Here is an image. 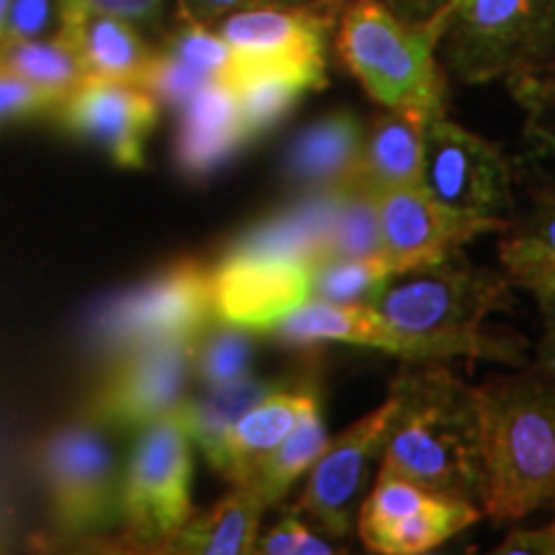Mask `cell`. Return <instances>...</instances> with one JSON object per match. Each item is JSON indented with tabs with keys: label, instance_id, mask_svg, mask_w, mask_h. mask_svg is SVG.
<instances>
[{
	"label": "cell",
	"instance_id": "cell-31",
	"mask_svg": "<svg viewBox=\"0 0 555 555\" xmlns=\"http://www.w3.org/2000/svg\"><path fill=\"white\" fill-rule=\"evenodd\" d=\"M343 191V198H339L335 221L330 229L327 260L378 255L376 198L358 191Z\"/></svg>",
	"mask_w": 555,
	"mask_h": 555
},
{
	"label": "cell",
	"instance_id": "cell-11",
	"mask_svg": "<svg viewBox=\"0 0 555 555\" xmlns=\"http://www.w3.org/2000/svg\"><path fill=\"white\" fill-rule=\"evenodd\" d=\"M483 517L481 506L433 494L406 478L378 476L358 506V535L380 555H422Z\"/></svg>",
	"mask_w": 555,
	"mask_h": 555
},
{
	"label": "cell",
	"instance_id": "cell-13",
	"mask_svg": "<svg viewBox=\"0 0 555 555\" xmlns=\"http://www.w3.org/2000/svg\"><path fill=\"white\" fill-rule=\"evenodd\" d=\"M196 339V337H193ZM193 339L157 343L119 352L95 388L90 420L99 427L142 429L170 414L193 376Z\"/></svg>",
	"mask_w": 555,
	"mask_h": 555
},
{
	"label": "cell",
	"instance_id": "cell-7",
	"mask_svg": "<svg viewBox=\"0 0 555 555\" xmlns=\"http://www.w3.org/2000/svg\"><path fill=\"white\" fill-rule=\"evenodd\" d=\"M39 463L62 538H101L121 525L124 470L95 422L57 429Z\"/></svg>",
	"mask_w": 555,
	"mask_h": 555
},
{
	"label": "cell",
	"instance_id": "cell-23",
	"mask_svg": "<svg viewBox=\"0 0 555 555\" xmlns=\"http://www.w3.org/2000/svg\"><path fill=\"white\" fill-rule=\"evenodd\" d=\"M270 506L249 486H232V491L211 509L191 515L172 535L163 553L193 555H242L255 551L262 517Z\"/></svg>",
	"mask_w": 555,
	"mask_h": 555
},
{
	"label": "cell",
	"instance_id": "cell-41",
	"mask_svg": "<svg viewBox=\"0 0 555 555\" xmlns=\"http://www.w3.org/2000/svg\"><path fill=\"white\" fill-rule=\"evenodd\" d=\"M11 532H13L11 504H5V499L0 496V551H3L5 543H9V540H11Z\"/></svg>",
	"mask_w": 555,
	"mask_h": 555
},
{
	"label": "cell",
	"instance_id": "cell-27",
	"mask_svg": "<svg viewBox=\"0 0 555 555\" xmlns=\"http://www.w3.org/2000/svg\"><path fill=\"white\" fill-rule=\"evenodd\" d=\"M330 446L327 427H324L322 401L309 409L296 427L283 437L278 446L266 455V461L255 468V474L247 478L249 489H255L268 506H278L286 499L291 486L298 481L307 470L319 461Z\"/></svg>",
	"mask_w": 555,
	"mask_h": 555
},
{
	"label": "cell",
	"instance_id": "cell-16",
	"mask_svg": "<svg viewBox=\"0 0 555 555\" xmlns=\"http://www.w3.org/2000/svg\"><path fill=\"white\" fill-rule=\"evenodd\" d=\"M62 127L103 147L121 168H142L144 142L155 129L159 101L134 82L86 75L54 108Z\"/></svg>",
	"mask_w": 555,
	"mask_h": 555
},
{
	"label": "cell",
	"instance_id": "cell-32",
	"mask_svg": "<svg viewBox=\"0 0 555 555\" xmlns=\"http://www.w3.org/2000/svg\"><path fill=\"white\" fill-rule=\"evenodd\" d=\"M506 88L527 114V157L555 163V80H519Z\"/></svg>",
	"mask_w": 555,
	"mask_h": 555
},
{
	"label": "cell",
	"instance_id": "cell-42",
	"mask_svg": "<svg viewBox=\"0 0 555 555\" xmlns=\"http://www.w3.org/2000/svg\"><path fill=\"white\" fill-rule=\"evenodd\" d=\"M11 0H0V39H3V26H5V16H9Z\"/></svg>",
	"mask_w": 555,
	"mask_h": 555
},
{
	"label": "cell",
	"instance_id": "cell-10",
	"mask_svg": "<svg viewBox=\"0 0 555 555\" xmlns=\"http://www.w3.org/2000/svg\"><path fill=\"white\" fill-rule=\"evenodd\" d=\"M378 253L393 275L433 266L481 234L506 232L512 219L476 217L437 201L425 185H404L376 196Z\"/></svg>",
	"mask_w": 555,
	"mask_h": 555
},
{
	"label": "cell",
	"instance_id": "cell-33",
	"mask_svg": "<svg viewBox=\"0 0 555 555\" xmlns=\"http://www.w3.org/2000/svg\"><path fill=\"white\" fill-rule=\"evenodd\" d=\"M337 547L330 543L327 535L314 530L307 519L298 517L294 509H283L281 519L255 540V551L262 555H330Z\"/></svg>",
	"mask_w": 555,
	"mask_h": 555
},
{
	"label": "cell",
	"instance_id": "cell-28",
	"mask_svg": "<svg viewBox=\"0 0 555 555\" xmlns=\"http://www.w3.org/2000/svg\"><path fill=\"white\" fill-rule=\"evenodd\" d=\"M0 69L44 90L57 106L86 78L78 54L60 34L3 44L0 47Z\"/></svg>",
	"mask_w": 555,
	"mask_h": 555
},
{
	"label": "cell",
	"instance_id": "cell-21",
	"mask_svg": "<svg viewBox=\"0 0 555 555\" xmlns=\"http://www.w3.org/2000/svg\"><path fill=\"white\" fill-rule=\"evenodd\" d=\"M363 137V121L352 111H332L294 139L286 155V178L314 193L343 189L356 168Z\"/></svg>",
	"mask_w": 555,
	"mask_h": 555
},
{
	"label": "cell",
	"instance_id": "cell-40",
	"mask_svg": "<svg viewBox=\"0 0 555 555\" xmlns=\"http://www.w3.org/2000/svg\"><path fill=\"white\" fill-rule=\"evenodd\" d=\"M535 298H538L540 314H543V335H540V343H538L535 365L540 371L555 376V291Z\"/></svg>",
	"mask_w": 555,
	"mask_h": 555
},
{
	"label": "cell",
	"instance_id": "cell-17",
	"mask_svg": "<svg viewBox=\"0 0 555 555\" xmlns=\"http://www.w3.org/2000/svg\"><path fill=\"white\" fill-rule=\"evenodd\" d=\"M57 34L78 54L86 75L144 86L157 50L139 26L88 5L60 0Z\"/></svg>",
	"mask_w": 555,
	"mask_h": 555
},
{
	"label": "cell",
	"instance_id": "cell-36",
	"mask_svg": "<svg viewBox=\"0 0 555 555\" xmlns=\"http://www.w3.org/2000/svg\"><path fill=\"white\" fill-rule=\"evenodd\" d=\"M57 103H54L44 90L34 88L31 82L16 78V75L0 69V124L21 119V116L31 114H54Z\"/></svg>",
	"mask_w": 555,
	"mask_h": 555
},
{
	"label": "cell",
	"instance_id": "cell-8",
	"mask_svg": "<svg viewBox=\"0 0 555 555\" xmlns=\"http://www.w3.org/2000/svg\"><path fill=\"white\" fill-rule=\"evenodd\" d=\"M211 268L180 260L114 298L95 319V343L111 356L134 347L193 339L214 322Z\"/></svg>",
	"mask_w": 555,
	"mask_h": 555
},
{
	"label": "cell",
	"instance_id": "cell-37",
	"mask_svg": "<svg viewBox=\"0 0 555 555\" xmlns=\"http://www.w3.org/2000/svg\"><path fill=\"white\" fill-rule=\"evenodd\" d=\"M88 9L127 18L142 31H159L168 21L170 0H73Z\"/></svg>",
	"mask_w": 555,
	"mask_h": 555
},
{
	"label": "cell",
	"instance_id": "cell-15",
	"mask_svg": "<svg viewBox=\"0 0 555 555\" xmlns=\"http://www.w3.org/2000/svg\"><path fill=\"white\" fill-rule=\"evenodd\" d=\"M337 16L322 9H249L229 13L217 31L232 60L296 69L322 90L327 86V37Z\"/></svg>",
	"mask_w": 555,
	"mask_h": 555
},
{
	"label": "cell",
	"instance_id": "cell-12",
	"mask_svg": "<svg viewBox=\"0 0 555 555\" xmlns=\"http://www.w3.org/2000/svg\"><path fill=\"white\" fill-rule=\"evenodd\" d=\"M422 185L437 201L476 217L512 211V163L489 139L437 116L425 131Z\"/></svg>",
	"mask_w": 555,
	"mask_h": 555
},
{
	"label": "cell",
	"instance_id": "cell-30",
	"mask_svg": "<svg viewBox=\"0 0 555 555\" xmlns=\"http://www.w3.org/2000/svg\"><path fill=\"white\" fill-rule=\"evenodd\" d=\"M391 275L393 270L380 253L367 258H332L311 273V296L335 304H365Z\"/></svg>",
	"mask_w": 555,
	"mask_h": 555
},
{
	"label": "cell",
	"instance_id": "cell-39",
	"mask_svg": "<svg viewBox=\"0 0 555 555\" xmlns=\"http://www.w3.org/2000/svg\"><path fill=\"white\" fill-rule=\"evenodd\" d=\"M502 555H555V519L545 527L515 530L502 545L496 547Z\"/></svg>",
	"mask_w": 555,
	"mask_h": 555
},
{
	"label": "cell",
	"instance_id": "cell-19",
	"mask_svg": "<svg viewBox=\"0 0 555 555\" xmlns=\"http://www.w3.org/2000/svg\"><path fill=\"white\" fill-rule=\"evenodd\" d=\"M433 119L414 111L388 108L365 131L356 168L343 183L345 191L380 196L384 191L422 183L425 168V131Z\"/></svg>",
	"mask_w": 555,
	"mask_h": 555
},
{
	"label": "cell",
	"instance_id": "cell-3",
	"mask_svg": "<svg viewBox=\"0 0 555 555\" xmlns=\"http://www.w3.org/2000/svg\"><path fill=\"white\" fill-rule=\"evenodd\" d=\"M365 304L401 330L453 345L457 358L527 365L522 335L483 327L489 314L515 307V286L504 273L468 262L461 249L433 266L391 275Z\"/></svg>",
	"mask_w": 555,
	"mask_h": 555
},
{
	"label": "cell",
	"instance_id": "cell-24",
	"mask_svg": "<svg viewBox=\"0 0 555 555\" xmlns=\"http://www.w3.org/2000/svg\"><path fill=\"white\" fill-rule=\"evenodd\" d=\"M502 234L499 262L512 286L532 296L555 291V185L532 193L530 208Z\"/></svg>",
	"mask_w": 555,
	"mask_h": 555
},
{
	"label": "cell",
	"instance_id": "cell-20",
	"mask_svg": "<svg viewBox=\"0 0 555 555\" xmlns=\"http://www.w3.org/2000/svg\"><path fill=\"white\" fill-rule=\"evenodd\" d=\"M176 137V163L189 178H204L249 142L234 90L214 80L183 103Z\"/></svg>",
	"mask_w": 555,
	"mask_h": 555
},
{
	"label": "cell",
	"instance_id": "cell-9",
	"mask_svg": "<svg viewBox=\"0 0 555 555\" xmlns=\"http://www.w3.org/2000/svg\"><path fill=\"white\" fill-rule=\"evenodd\" d=\"M397 412L399 393L391 386L384 404L330 440L327 450L309 468L307 486L291 509L322 535L345 538L352 530L371 466L384 453Z\"/></svg>",
	"mask_w": 555,
	"mask_h": 555
},
{
	"label": "cell",
	"instance_id": "cell-35",
	"mask_svg": "<svg viewBox=\"0 0 555 555\" xmlns=\"http://www.w3.org/2000/svg\"><path fill=\"white\" fill-rule=\"evenodd\" d=\"M54 24L60 29V0H11L0 47L50 37Z\"/></svg>",
	"mask_w": 555,
	"mask_h": 555
},
{
	"label": "cell",
	"instance_id": "cell-2",
	"mask_svg": "<svg viewBox=\"0 0 555 555\" xmlns=\"http://www.w3.org/2000/svg\"><path fill=\"white\" fill-rule=\"evenodd\" d=\"M481 412V512L506 525L555 509V376L522 365L476 386Z\"/></svg>",
	"mask_w": 555,
	"mask_h": 555
},
{
	"label": "cell",
	"instance_id": "cell-22",
	"mask_svg": "<svg viewBox=\"0 0 555 555\" xmlns=\"http://www.w3.org/2000/svg\"><path fill=\"white\" fill-rule=\"evenodd\" d=\"M343 191H319L314 196L291 206L288 211L249 227L229 249L275 255V258L301 260L317 268L327 260L330 229L335 221Z\"/></svg>",
	"mask_w": 555,
	"mask_h": 555
},
{
	"label": "cell",
	"instance_id": "cell-4",
	"mask_svg": "<svg viewBox=\"0 0 555 555\" xmlns=\"http://www.w3.org/2000/svg\"><path fill=\"white\" fill-rule=\"evenodd\" d=\"M337 52L380 106L446 116L448 75L437 60V26H412L380 0H347L337 16Z\"/></svg>",
	"mask_w": 555,
	"mask_h": 555
},
{
	"label": "cell",
	"instance_id": "cell-18",
	"mask_svg": "<svg viewBox=\"0 0 555 555\" xmlns=\"http://www.w3.org/2000/svg\"><path fill=\"white\" fill-rule=\"evenodd\" d=\"M314 404H319V393L311 380H304V384L286 380L283 386H278L229 427L214 470L232 486L247 483V478L266 461L270 450Z\"/></svg>",
	"mask_w": 555,
	"mask_h": 555
},
{
	"label": "cell",
	"instance_id": "cell-6",
	"mask_svg": "<svg viewBox=\"0 0 555 555\" xmlns=\"http://www.w3.org/2000/svg\"><path fill=\"white\" fill-rule=\"evenodd\" d=\"M191 437L172 409L139 429L121 478V525L127 540L163 553L193 515Z\"/></svg>",
	"mask_w": 555,
	"mask_h": 555
},
{
	"label": "cell",
	"instance_id": "cell-14",
	"mask_svg": "<svg viewBox=\"0 0 555 555\" xmlns=\"http://www.w3.org/2000/svg\"><path fill=\"white\" fill-rule=\"evenodd\" d=\"M314 268L301 260L229 249L211 268L214 317L249 332H270L311 298Z\"/></svg>",
	"mask_w": 555,
	"mask_h": 555
},
{
	"label": "cell",
	"instance_id": "cell-34",
	"mask_svg": "<svg viewBox=\"0 0 555 555\" xmlns=\"http://www.w3.org/2000/svg\"><path fill=\"white\" fill-rule=\"evenodd\" d=\"M347 0H176L178 18L201 26H217L229 13L249 9H322L343 11Z\"/></svg>",
	"mask_w": 555,
	"mask_h": 555
},
{
	"label": "cell",
	"instance_id": "cell-26",
	"mask_svg": "<svg viewBox=\"0 0 555 555\" xmlns=\"http://www.w3.org/2000/svg\"><path fill=\"white\" fill-rule=\"evenodd\" d=\"M221 82H227L237 95L249 139L273 129L307 90H317L314 82L296 69L237 60L229 62Z\"/></svg>",
	"mask_w": 555,
	"mask_h": 555
},
{
	"label": "cell",
	"instance_id": "cell-25",
	"mask_svg": "<svg viewBox=\"0 0 555 555\" xmlns=\"http://www.w3.org/2000/svg\"><path fill=\"white\" fill-rule=\"evenodd\" d=\"M286 380L275 378H253L242 376L219 386H206V391L196 399H180L176 406V414L183 422L185 433H189L191 442L204 450L208 466L214 468L217 457L224 446V437L229 427L247 412L249 406L258 404L266 399L270 391L283 386Z\"/></svg>",
	"mask_w": 555,
	"mask_h": 555
},
{
	"label": "cell",
	"instance_id": "cell-38",
	"mask_svg": "<svg viewBox=\"0 0 555 555\" xmlns=\"http://www.w3.org/2000/svg\"><path fill=\"white\" fill-rule=\"evenodd\" d=\"M393 16L412 26H437L442 31V21H446L450 5L455 0H380Z\"/></svg>",
	"mask_w": 555,
	"mask_h": 555
},
{
	"label": "cell",
	"instance_id": "cell-5",
	"mask_svg": "<svg viewBox=\"0 0 555 555\" xmlns=\"http://www.w3.org/2000/svg\"><path fill=\"white\" fill-rule=\"evenodd\" d=\"M437 52L466 86L555 80V0H455Z\"/></svg>",
	"mask_w": 555,
	"mask_h": 555
},
{
	"label": "cell",
	"instance_id": "cell-1",
	"mask_svg": "<svg viewBox=\"0 0 555 555\" xmlns=\"http://www.w3.org/2000/svg\"><path fill=\"white\" fill-rule=\"evenodd\" d=\"M399 412L378 476L406 478L433 494L481 502L483 450L476 386L446 365L404 367L391 384Z\"/></svg>",
	"mask_w": 555,
	"mask_h": 555
},
{
	"label": "cell",
	"instance_id": "cell-29",
	"mask_svg": "<svg viewBox=\"0 0 555 555\" xmlns=\"http://www.w3.org/2000/svg\"><path fill=\"white\" fill-rule=\"evenodd\" d=\"M255 343L253 332L214 319L193 339L191 373L204 386H219L247 376Z\"/></svg>",
	"mask_w": 555,
	"mask_h": 555
}]
</instances>
